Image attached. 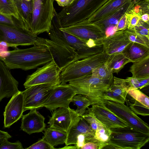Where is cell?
I'll use <instances>...</instances> for the list:
<instances>
[{"label":"cell","mask_w":149,"mask_h":149,"mask_svg":"<svg viewBox=\"0 0 149 149\" xmlns=\"http://www.w3.org/2000/svg\"><path fill=\"white\" fill-rule=\"evenodd\" d=\"M33 45L28 48H15L8 51L6 55L1 59L9 69L24 70L35 69L53 61L46 46L39 44Z\"/></svg>","instance_id":"obj_1"},{"label":"cell","mask_w":149,"mask_h":149,"mask_svg":"<svg viewBox=\"0 0 149 149\" xmlns=\"http://www.w3.org/2000/svg\"><path fill=\"white\" fill-rule=\"evenodd\" d=\"M108 0H73L58 13L62 27L88 19Z\"/></svg>","instance_id":"obj_2"},{"label":"cell","mask_w":149,"mask_h":149,"mask_svg":"<svg viewBox=\"0 0 149 149\" xmlns=\"http://www.w3.org/2000/svg\"><path fill=\"white\" fill-rule=\"evenodd\" d=\"M61 27L58 13L55 12L49 32L75 49L82 58L103 51L102 42L80 39L61 30Z\"/></svg>","instance_id":"obj_3"},{"label":"cell","mask_w":149,"mask_h":149,"mask_svg":"<svg viewBox=\"0 0 149 149\" xmlns=\"http://www.w3.org/2000/svg\"><path fill=\"white\" fill-rule=\"evenodd\" d=\"M111 130L108 145L104 149H140L149 141V135L128 126Z\"/></svg>","instance_id":"obj_4"},{"label":"cell","mask_w":149,"mask_h":149,"mask_svg":"<svg viewBox=\"0 0 149 149\" xmlns=\"http://www.w3.org/2000/svg\"><path fill=\"white\" fill-rule=\"evenodd\" d=\"M47 33L50 40L39 37L38 44L47 47L53 61L61 72L71 63L82 59L75 49L52 34Z\"/></svg>","instance_id":"obj_5"},{"label":"cell","mask_w":149,"mask_h":149,"mask_svg":"<svg viewBox=\"0 0 149 149\" xmlns=\"http://www.w3.org/2000/svg\"><path fill=\"white\" fill-rule=\"evenodd\" d=\"M107 55L103 50L71 63L61 73V83H66L91 73L92 69L105 63Z\"/></svg>","instance_id":"obj_6"},{"label":"cell","mask_w":149,"mask_h":149,"mask_svg":"<svg viewBox=\"0 0 149 149\" xmlns=\"http://www.w3.org/2000/svg\"><path fill=\"white\" fill-rule=\"evenodd\" d=\"M113 81L94 77L91 73L70 81L69 84L74 89L76 94L87 96L94 104L99 101L104 92L112 85Z\"/></svg>","instance_id":"obj_7"},{"label":"cell","mask_w":149,"mask_h":149,"mask_svg":"<svg viewBox=\"0 0 149 149\" xmlns=\"http://www.w3.org/2000/svg\"><path fill=\"white\" fill-rule=\"evenodd\" d=\"M54 0H33V8L29 29L38 35L48 32L55 9Z\"/></svg>","instance_id":"obj_8"},{"label":"cell","mask_w":149,"mask_h":149,"mask_svg":"<svg viewBox=\"0 0 149 149\" xmlns=\"http://www.w3.org/2000/svg\"><path fill=\"white\" fill-rule=\"evenodd\" d=\"M38 38L30 30L0 23V42L8 47L16 48L37 44Z\"/></svg>","instance_id":"obj_9"},{"label":"cell","mask_w":149,"mask_h":149,"mask_svg":"<svg viewBox=\"0 0 149 149\" xmlns=\"http://www.w3.org/2000/svg\"><path fill=\"white\" fill-rule=\"evenodd\" d=\"M99 101L103 102L107 107L125 122L128 126L149 135L148 125L127 105L112 101L102 100Z\"/></svg>","instance_id":"obj_10"},{"label":"cell","mask_w":149,"mask_h":149,"mask_svg":"<svg viewBox=\"0 0 149 149\" xmlns=\"http://www.w3.org/2000/svg\"><path fill=\"white\" fill-rule=\"evenodd\" d=\"M61 71L52 61L38 68L32 74L28 75L24 84L26 88L32 86L48 84L53 86L61 83L60 74Z\"/></svg>","instance_id":"obj_11"},{"label":"cell","mask_w":149,"mask_h":149,"mask_svg":"<svg viewBox=\"0 0 149 149\" xmlns=\"http://www.w3.org/2000/svg\"><path fill=\"white\" fill-rule=\"evenodd\" d=\"M53 86L48 84L35 85L22 91L24 111L42 107L49 97Z\"/></svg>","instance_id":"obj_12"},{"label":"cell","mask_w":149,"mask_h":149,"mask_svg":"<svg viewBox=\"0 0 149 149\" xmlns=\"http://www.w3.org/2000/svg\"><path fill=\"white\" fill-rule=\"evenodd\" d=\"M76 94L74 89L69 84L61 83L53 86L49 97L42 107L52 111L60 107H68Z\"/></svg>","instance_id":"obj_13"},{"label":"cell","mask_w":149,"mask_h":149,"mask_svg":"<svg viewBox=\"0 0 149 149\" xmlns=\"http://www.w3.org/2000/svg\"><path fill=\"white\" fill-rule=\"evenodd\" d=\"M60 29L79 38L86 40L102 42L106 37L103 31L96 24L87 19L69 27Z\"/></svg>","instance_id":"obj_14"},{"label":"cell","mask_w":149,"mask_h":149,"mask_svg":"<svg viewBox=\"0 0 149 149\" xmlns=\"http://www.w3.org/2000/svg\"><path fill=\"white\" fill-rule=\"evenodd\" d=\"M80 116L75 110L69 107H60L54 111L48 123L49 127L67 134Z\"/></svg>","instance_id":"obj_15"},{"label":"cell","mask_w":149,"mask_h":149,"mask_svg":"<svg viewBox=\"0 0 149 149\" xmlns=\"http://www.w3.org/2000/svg\"><path fill=\"white\" fill-rule=\"evenodd\" d=\"M24 111V96L19 91L12 97L6 106L3 114L4 127H9L22 117Z\"/></svg>","instance_id":"obj_16"},{"label":"cell","mask_w":149,"mask_h":149,"mask_svg":"<svg viewBox=\"0 0 149 149\" xmlns=\"http://www.w3.org/2000/svg\"><path fill=\"white\" fill-rule=\"evenodd\" d=\"M95 116L109 129L127 126V123L99 101L92 105Z\"/></svg>","instance_id":"obj_17"},{"label":"cell","mask_w":149,"mask_h":149,"mask_svg":"<svg viewBox=\"0 0 149 149\" xmlns=\"http://www.w3.org/2000/svg\"><path fill=\"white\" fill-rule=\"evenodd\" d=\"M124 31H117L102 41L103 50L109 55L123 53L132 42Z\"/></svg>","instance_id":"obj_18"},{"label":"cell","mask_w":149,"mask_h":149,"mask_svg":"<svg viewBox=\"0 0 149 149\" xmlns=\"http://www.w3.org/2000/svg\"><path fill=\"white\" fill-rule=\"evenodd\" d=\"M18 84L0 58V102L3 98L12 97L18 93Z\"/></svg>","instance_id":"obj_19"},{"label":"cell","mask_w":149,"mask_h":149,"mask_svg":"<svg viewBox=\"0 0 149 149\" xmlns=\"http://www.w3.org/2000/svg\"><path fill=\"white\" fill-rule=\"evenodd\" d=\"M125 101L127 106L136 115H149V98L138 89L129 90Z\"/></svg>","instance_id":"obj_20"},{"label":"cell","mask_w":149,"mask_h":149,"mask_svg":"<svg viewBox=\"0 0 149 149\" xmlns=\"http://www.w3.org/2000/svg\"><path fill=\"white\" fill-rule=\"evenodd\" d=\"M21 129L29 134L42 132L45 129V118L36 109L30 110L29 112L22 115Z\"/></svg>","instance_id":"obj_21"},{"label":"cell","mask_w":149,"mask_h":149,"mask_svg":"<svg viewBox=\"0 0 149 149\" xmlns=\"http://www.w3.org/2000/svg\"><path fill=\"white\" fill-rule=\"evenodd\" d=\"M133 5L132 1L128 2L108 17L93 23L103 31L106 37L111 36L116 31V26L119 19L129 10Z\"/></svg>","instance_id":"obj_22"},{"label":"cell","mask_w":149,"mask_h":149,"mask_svg":"<svg viewBox=\"0 0 149 149\" xmlns=\"http://www.w3.org/2000/svg\"><path fill=\"white\" fill-rule=\"evenodd\" d=\"M127 92L124 79L114 77L112 84L104 92L98 102L106 100L124 104Z\"/></svg>","instance_id":"obj_23"},{"label":"cell","mask_w":149,"mask_h":149,"mask_svg":"<svg viewBox=\"0 0 149 149\" xmlns=\"http://www.w3.org/2000/svg\"><path fill=\"white\" fill-rule=\"evenodd\" d=\"M94 135V132L89 124L82 116H80L67 133L66 146L75 145L77 138L79 135Z\"/></svg>","instance_id":"obj_24"},{"label":"cell","mask_w":149,"mask_h":149,"mask_svg":"<svg viewBox=\"0 0 149 149\" xmlns=\"http://www.w3.org/2000/svg\"><path fill=\"white\" fill-rule=\"evenodd\" d=\"M132 0H108L87 19L94 23L104 19L113 13L126 3Z\"/></svg>","instance_id":"obj_25"},{"label":"cell","mask_w":149,"mask_h":149,"mask_svg":"<svg viewBox=\"0 0 149 149\" xmlns=\"http://www.w3.org/2000/svg\"><path fill=\"white\" fill-rule=\"evenodd\" d=\"M130 61L133 62L149 55V48L141 44L132 42L123 52Z\"/></svg>","instance_id":"obj_26"},{"label":"cell","mask_w":149,"mask_h":149,"mask_svg":"<svg viewBox=\"0 0 149 149\" xmlns=\"http://www.w3.org/2000/svg\"><path fill=\"white\" fill-rule=\"evenodd\" d=\"M43 136L52 147L65 144L67 134L55 128L49 127L45 128Z\"/></svg>","instance_id":"obj_27"},{"label":"cell","mask_w":149,"mask_h":149,"mask_svg":"<svg viewBox=\"0 0 149 149\" xmlns=\"http://www.w3.org/2000/svg\"><path fill=\"white\" fill-rule=\"evenodd\" d=\"M130 62L123 53L113 55H107L105 63L111 70L113 73L118 74L128 63Z\"/></svg>","instance_id":"obj_28"},{"label":"cell","mask_w":149,"mask_h":149,"mask_svg":"<svg viewBox=\"0 0 149 149\" xmlns=\"http://www.w3.org/2000/svg\"><path fill=\"white\" fill-rule=\"evenodd\" d=\"M129 71L134 77L138 78L149 77V55L133 62Z\"/></svg>","instance_id":"obj_29"},{"label":"cell","mask_w":149,"mask_h":149,"mask_svg":"<svg viewBox=\"0 0 149 149\" xmlns=\"http://www.w3.org/2000/svg\"><path fill=\"white\" fill-rule=\"evenodd\" d=\"M71 102L77 107L75 111L81 116H83L89 106L93 104L88 97L81 94H76L72 97Z\"/></svg>","instance_id":"obj_30"},{"label":"cell","mask_w":149,"mask_h":149,"mask_svg":"<svg viewBox=\"0 0 149 149\" xmlns=\"http://www.w3.org/2000/svg\"><path fill=\"white\" fill-rule=\"evenodd\" d=\"M124 81L128 91L132 89H141L148 86L149 84V77L138 78L132 76L124 79Z\"/></svg>","instance_id":"obj_31"},{"label":"cell","mask_w":149,"mask_h":149,"mask_svg":"<svg viewBox=\"0 0 149 149\" xmlns=\"http://www.w3.org/2000/svg\"><path fill=\"white\" fill-rule=\"evenodd\" d=\"M0 12L13 17L19 23V16L13 0H0Z\"/></svg>","instance_id":"obj_32"},{"label":"cell","mask_w":149,"mask_h":149,"mask_svg":"<svg viewBox=\"0 0 149 149\" xmlns=\"http://www.w3.org/2000/svg\"><path fill=\"white\" fill-rule=\"evenodd\" d=\"M81 116L89 124L94 133L106 127L96 118L92 107H88Z\"/></svg>","instance_id":"obj_33"},{"label":"cell","mask_w":149,"mask_h":149,"mask_svg":"<svg viewBox=\"0 0 149 149\" xmlns=\"http://www.w3.org/2000/svg\"><path fill=\"white\" fill-rule=\"evenodd\" d=\"M91 74L92 76L99 79L113 81V73L105 63L102 65L92 70Z\"/></svg>","instance_id":"obj_34"},{"label":"cell","mask_w":149,"mask_h":149,"mask_svg":"<svg viewBox=\"0 0 149 149\" xmlns=\"http://www.w3.org/2000/svg\"><path fill=\"white\" fill-rule=\"evenodd\" d=\"M124 31L131 41L141 44L149 48V38L139 33L133 29H127Z\"/></svg>","instance_id":"obj_35"},{"label":"cell","mask_w":149,"mask_h":149,"mask_svg":"<svg viewBox=\"0 0 149 149\" xmlns=\"http://www.w3.org/2000/svg\"><path fill=\"white\" fill-rule=\"evenodd\" d=\"M136 14L141 16L143 14L149 13V1L141 0L133 5L128 12Z\"/></svg>","instance_id":"obj_36"},{"label":"cell","mask_w":149,"mask_h":149,"mask_svg":"<svg viewBox=\"0 0 149 149\" xmlns=\"http://www.w3.org/2000/svg\"><path fill=\"white\" fill-rule=\"evenodd\" d=\"M108 145V142L99 141L93 137L89 139L81 148V149H102Z\"/></svg>","instance_id":"obj_37"},{"label":"cell","mask_w":149,"mask_h":149,"mask_svg":"<svg viewBox=\"0 0 149 149\" xmlns=\"http://www.w3.org/2000/svg\"><path fill=\"white\" fill-rule=\"evenodd\" d=\"M133 29L149 38V24L143 21L141 19Z\"/></svg>","instance_id":"obj_38"},{"label":"cell","mask_w":149,"mask_h":149,"mask_svg":"<svg viewBox=\"0 0 149 149\" xmlns=\"http://www.w3.org/2000/svg\"><path fill=\"white\" fill-rule=\"evenodd\" d=\"M126 14L127 17V29H133L141 19V17L134 13L127 12Z\"/></svg>","instance_id":"obj_39"},{"label":"cell","mask_w":149,"mask_h":149,"mask_svg":"<svg viewBox=\"0 0 149 149\" xmlns=\"http://www.w3.org/2000/svg\"><path fill=\"white\" fill-rule=\"evenodd\" d=\"M23 146L21 142L17 141L14 143L9 142L8 139L0 142V149H23Z\"/></svg>","instance_id":"obj_40"},{"label":"cell","mask_w":149,"mask_h":149,"mask_svg":"<svg viewBox=\"0 0 149 149\" xmlns=\"http://www.w3.org/2000/svg\"><path fill=\"white\" fill-rule=\"evenodd\" d=\"M26 149H53L55 148L51 146L43 136L42 139Z\"/></svg>","instance_id":"obj_41"},{"label":"cell","mask_w":149,"mask_h":149,"mask_svg":"<svg viewBox=\"0 0 149 149\" xmlns=\"http://www.w3.org/2000/svg\"><path fill=\"white\" fill-rule=\"evenodd\" d=\"M12 17L4 15L0 12V23L22 28L19 22Z\"/></svg>","instance_id":"obj_42"},{"label":"cell","mask_w":149,"mask_h":149,"mask_svg":"<svg viewBox=\"0 0 149 149\" xmlns=\"http://www.w3.org/2000/svg\"><path fill=\"white\" fill-rule=\"evenodd\" d=\"M126 13L119 19L116 25V31H123L127 29V17Z\"/></svg>","instance_id":"obj_43"},{"label":"cell","mask_w":149,"mask_h":149,"mask_svg":"<svg viewBox=\"0 0 149 149\" xmlns=\"http://www.w3.org/2000/svg\"><path fill=\"white\" fill-rule=\"evenodd\" d=\"M60 6L64 7L70 5L73 0H54Z\"/></svg>","instance_id":"obj_44"},{"label":"cell","mask_w":149,"mask_h":149,"mask_svg":"<svg viewBox=\"0 0 149 149\" xmlns=\"http://www.w3.org/2000/svg\"><path fill=\"white\" fill-rule=\"evenodd\" d=\"M12 137L8 132L0 130V142L3 140Z\"/></svg>","instance_id":"obj_45"},{"label":"cell","mask_w":149,"mask_h":149,"mask_svg":"<svg viewBox=\"0 0 149 149\" xmlns=\"http://www.w3.org/2000/svg\"><path fill=\"white\" fill-rule=\"evenodd\" d=\"M141 19L143 21L149 24V14L146 13L142 15L141 16Z\"/></svg>","instance_id":"obj_46"},{"label":"cell","mask_w":149,"mask_h":149,"mask_svg":"<svg viewBox=\"0 0 149 149\" xmlns=\"http://www.w3.org/2000/svg\"><path fill=\"white\" fill-rule=\"evenodd\" d=\"M142 0H133L132 1L133 5L137 3L139 1ZM146 1H149V0H145Z\"/></svg>","instance_id":"obj_47"}]
</instances>
